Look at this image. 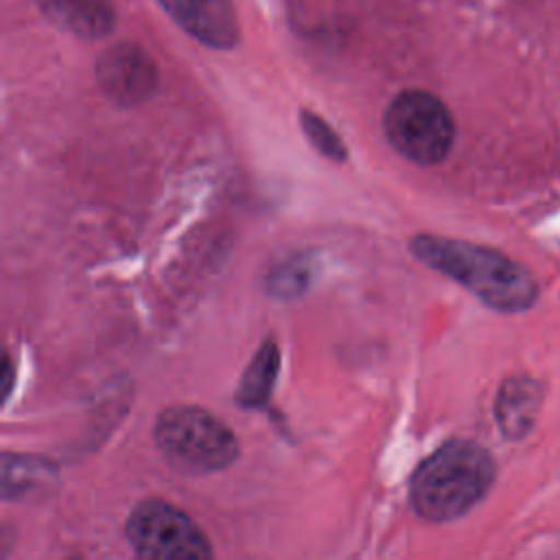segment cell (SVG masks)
<instances>
[{
    "label": "cell",
    "instance_id": "8992f818",
    "mask_svg": "<svg viewBox=\"0 0 560 560\" xmlns=\"http://www.w3.org/2000/svg\"><path fill=\"white\" fill-rule=\"evenodd\" d=\"M96 81L109 101L120 107H133L158 90V66L144 48L125 42L98 57Z\"/></svg>",
    "mask_w": 560,
    "mask_h": 560
},
{
    "label": "cell",
    "instance_id": "9c48e42d",
    "mask_svg": "<svg viewBox=\"0 0 560 560\" xmlns=\"http://www.w3.org/2000/svg\"><path fill=\"white\" fill-rule=\"evenodd\" d=\"M35 4L52 24L83 39H101L114 26L112 0H35Z\"/></svg>",
    "mask_w": 560,
    "mask_h": 560
},
{
    "label": "cell",
    "instance_id": "3957f363",
    "mask_svg": "<svg viewBox=\"0 0 560 560\" xmlns=\"http://www.w3.org/2000/svg\"><path fill=\"white\" fill-rule=\"evenodd\" d=\"M155 444L171 468L182 475H208L238 457L230 427L199 407H168L155 420Z\"/></svg>",
    "mask_w": 560,
    "mask_h": 560
},
{
    "label": "cell",
    "instance_id": "7c38bea8",
    "mask_svg": "<svg viewBox=\"0 0 560 560\" xmlns=\"http://www.w3.org/2000/svg\"><path fill=\"white\" fill-rule=\"evenodd\" d=\"M300 122H302V131L308 138V142L328 160L332 162H343L348 158V149L341 142L339 133L315 112L302 109L300 112Z\"/></svg>",
    "mask_w": 560,
    "mask_h": 560
},
{
    "label": "cell",
    "instance_id": "4fadbf2b",
    "mask_svg": "<svg viewBox=\"0 0 560 560\" xmlns=\"http://www.w3.org/2000/svg\"><path fill=\"white\" fill-rule=\"evenodd\" d=\"M11 383H13V365L9 361V357H4V376H2V385H4V400L11 394Z\"/></svg>",
    "mask_w": 560,
    "mask_h": 560
},
{
    "label": "cell",
    "instance_id": "52a82bcc",
    "mask_svg": "<svg viewBox=\"0 0 560 560\" xmlns=\"http://www.w3.org/2000/svg\"><path fill=\"white\" fill-rule=\"evenodd\" d=\"M164 11L195 39L212 48H232L238 39L232 0H160Z\"/></svg>",
    "mask_w": 560,
    "mask_h": 560
},
{
    "label": "cell",
    "instance_id": "7a4b0ae2",
    "mask_svg": "<svg viewBox=\"0 0 560 560\" xmlns=\"http://www.w3.org/2000/svg\"><path fill=\"white\" fill-rule=\"evenodd\" d=\"M494 475L488 448L472 440H451L413 470L409 503L424 521H455L488 494Z\"/></svg>",
    "mask_w": 560,
    "mask_h": 560
},
{
    "label": "cell",
    "instance_id": "ba28073f",
    "mask_svg": "<svg viewBox=\"0 0 560 560\" xmlns=\"http://www.w3.org/2000/svg\"><path fill=\"white\" fill-rule=\"evenodd\" d=\"M542 407V387L529 376H512L503 381L497 402L494 418L505 440H523L536 424Z\"/></svg>",
    "mask_w": 560,
    "mask_h": 560
},
{
    "label": "cell",
    "instance_id": "8fae6325",
    "mask_svg": "<svg viewBox=\"0 0 560 560\" xmlns=\"http://www.w3.org/2000/svg\"><path fill=\"white\" fill-rule=\"evenodd\" d=\"M311 276H313V267L308 260L304 258H291L280 262L267 278V289L269 293H273L276 298H295L300 293L306 291V287L311 284Z\"/></svg>",
    "mask_w": 560,
    "mask_h": 560
},
{
    "label": "cell",
    "instance_id": "5b68a950",
    "mask_svg": "<svg viewBox=\"0 0 560 560\" xmlns=\"http://www.w3.org/2000/svg\"><path fill=\"white\" fill-rule=\"evenodd\" d=\"M125 536L131 549L149 560H203L212 556V547L197 523L160 499H147L133 508Z\"/></svg>",
    "mask_w": 560,
    "mask_h": 560
},
{
    "label": "cell",
    "instance_id": "277c9868",
    "mask_svg": "<svg viewBox=\"0 0 560 560\" xmlns=\"http://www.w3.org/2000/svg\"><path fill=\"white\" fill-rule=\"evenodd\" d=\"M383 129L389 144L420 166L442 162L455 140V122L446 105L422 90L400 92L385 109Z\"/></svg>",
    "mask_w": 560,
    "mask_h": 560
},
{
    "label": "cell",
    "instance_id": "30bf717a",
    "mask_svg": "<svg viewBox=\"0 0 560 560\" xmlns=\"http://www.w3.org/2000/svg\"><path fill=\"white\" fill-rule=\"evenodd\" d=\"M278 370H280V350L273 339H267L243 372V378L236 389V402L247 409L262 407L273 392Z\"/></svg>",
    "mask_w": 560,
    "mask_h": 560
},
{
    "label": "cell",
    "instance_id": "6da1fadb",
    "mask_svg": "<svg viewBox=\"0 0 560 560\" xmlns=\"http://www.w3.org/2000/svg\"><path fill=\"white\" fill-rule=\"evenodd\" d=\"M409 249L422 265L448 276L494 311L523 313L538 300V282L532 271L492 247L418 234Z\"/></svg>",
    "mask_w": 560,
    "mask_h": 560
}]
</instances>
